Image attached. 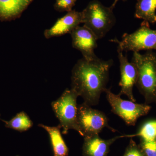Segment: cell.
Here are the masks:
<instances>
[{
  "label": "cell",
  "instance_id": "18",
  "mask_svg": "<svg viewBox=\"0 0 156 156\" xmlns=\"http://www.w3.org/2000/svg\"><path fill=\"white\" fill-rule=\"evenodd\" d=\"M141 147L146 156H156V140H142Z\"/></svg>",
  "mask_w": 156,
  "mask_h": 156
},
{
  "label": "cell",
  "instance_id": "7",
  "mask_svg": "<svg viewBox=\"0 0 156 156\" xmlns=\"http://www.w3.org/2000/svg\"><path fill=\"white\" fill-rule=\"evenodd\" d=\"M105 92L112 112L119 116L128 126H134L140 117L145 115L150 110L151 107L149 105L124 100L119 94L113 93L110 89H107Z\"/></svg>",
  "mask_w": 156,
  "mask_h": 156
},
{
  "label": "cell",
  "instance_id": "22",
  "mask_svg": "<svg viewBox=\"0 0 156 156\" xmlns=\"http://www.w3.org/2000/svg\"></svg>",
  "mask_w": 156,
  "mask_h": 156
},
{
  "label": "cell",
  "instance_id": "3",
  "mask_svg": "<svg viewBox=\"0 0 156 156\" xmlns=\"http://www.w3.org/2000/svg\"><path fill=\"white\" fill-rule=\"evenodd\" d=\"M114 7L104 6L98 0L89 3L82 11L83 23L95 34L98 40L106 35L115 24Z\"/></svg>",
  "mask_w": 156,
  "mask_h": 156
},
{
  "label": "cell",
  "instance_id": "19",
  "mask_svg": "<svg viewBox=\"0 0 156 156\" xmlns=\"http://www.w3.org/2000/svg\"><path fill=\"white\" fill-rule=\"evenodd\" d=\"M123 156H144V155L136 146L135 143L131 139Z\"/></svg>",
  "mask_w": 156,
  "mask_h": 156
},
{
  "label": "cell",
  "instance_id": "21",
  "mask_svg": "<svg viewBox=\"0 0 156 156\" xmlns=\"http://www.w3.org/2000/svg\"><path fill=\"white\" fill-rule=\"evenodd\" d=\"M0 116H1V114H0Z\"/></svg>",
  "mask_w": 156,
  "mask_h": 156
},
{
  "label": "cell",
  "instance_id": "4",
  "mask_svg": "<svg viewBox=\"0 0 156 156\" xmlns=\"http://www.w3.org/2000/svg\"><path fill=\"white\" fill-rule=\"evenodd\" d=\"M78 97L79 95L73 89H66L57 100L51 103L52 109L62 129L63 134H67L69 130H74L79 133L77 104Z\"/></svg>",
  "mask_w": 156,
  "mask_h": 156
},
{
  "label": "cell",
  "instance_id": "11",
  "mask_svg": "<svg viewBox=\"0 0 156 156\" xmlns=\"http://www.w3.org/2000/svg\"><path fill=\"white\" fill-rule=\"evenodd\" d=\"M121 138L122 136L104 140L101 138L98 134L84 137L83 154L85 156H106L111 145Z\"/></svg>",
  "mask_w": 156,
  "mask_h": 156
},
{
  "label": "cell",
  "instance_id": "12",
  "mask_svg": "<svg viewBox=\"0 0 156 156\" xmlns=\"http://www.w3.org/2000/svg\"><path fill=\"white\" fill-rule=\"evenodd\" d=\"M34 0H0V20L9 21L19 18Z\"/></svg>",
  "mask_w": 156,
  "mask_h": 156
},
{
  "label": "cell",
  "instance_id": "14",
  "mask_svg": "<svg viewBox=\"0 0 156 156\" xmlns=\"http://www.w3.org/2000/svg\"><path fill=\"white\" fill-rule=\"evenodd\" d=\"M156 0H137L134 17L151 23H156Z\"/></svg>",
  "mask_w": 156,
  "mask_h": 156
},
{
  "label": "cell",
  "instance_id": "16",
  "mask_svg": "<svg viewBox=\"0 0 156 156\" xmlns=\"http://www.w3.org/2000/svg\"><path fill=\"white\" fill-rule=\"evenodd\" d=\"M140 136L144 140H156V120H150L144 123L135 134L122 135L123 137Z\"/></svg>",
  "mask_w": 156,
  "mask_h": 156
},
{
  "label": "cell",
  "instance_id": "2",
  "mask_svg": "<svg viewBox=\"0 0 156 156\" xmlns=\"http://www.w3.org/2000/svg\"><path fill=\"white\" fill-rule=\"evenodd\" d=\"M131 62L138 73L136 84L147 101L156 100V54L151 51L144 54L134 52Z\"/></svg>",
  "mask_w": 156,
  "mask_h": 156
},
{
  "label": "cell",
  "instance_id": "10",
  "mask_svg": "<svg viewBox=\"0 0 156 156\" xmlns=\"http://www.w3.org/2000/svg\"><path fill=\"white\" fill-rule=\"evenodd\" d=\"M83 23L82 12L72 10L56 20L53 26L46 29L44 35L46 39L62 36L70 34L74 30Z\"/></svg>",
  "mask_w": 156,
  "mask_h": 156
},
{
  "label": "cell",
  "instance_id": "8",
  "mask_svg": "<svg viewBox=\"0 0 156 156\" xmlns=\"http://www.w3.org/2000/svg\"><path fill=\"white\" fill-rule=\"evenodd\" d=\"M70 34L73 48L82 53L83 58L87 60L98 58L94 52L98 46V39L92 31L84 25L79 26Z\"/></svg>",
  "mask_w": 156,
  "mask_h": 156
},
{
  "label": "cell",
  "instance_id": "1",
  "mask_svg": "<svg viewBox=\"0 0 156 156\" xmlns=\"http://www.w3.org/2000/svg\"><path fill=\"white\" fill-rule=\"evenodd\" d=\"M112 59L99 58L87 60L79 59L72 71L71 89L83 99L84 103L94 106L99 103L101 95L105 92Z\"/></svg>",
  "mask_w": 156,
  "mask_h": 156
},
{
  "label": "cell",
  "instance_id": "5",
  "mask_svg": "<svg viewBox=\"0 0 156 156\" xmlns=\"http://www.w3.org/2000/svg\"><path fill=\"white\" fill-rule=\"evenodd\" d=\"M149 23L144 20L135 32L124 34L121 41L117 38L110 41L118 44V49L122 52L156 50V30L151 29Z\"/></svg>",
  "mask_w": 156,
  "mask_h": 156
},
{
  "label": "cell",
  "instance_id": "20",
  "mask_svg": "<svg viewBox=\"0 0 156 156\" xmlns=\"http://www.w3.org/2000/svg\"><path fill=\"white\" fill-rule=\"evenodd\" d=\"M119 1V0H115L114 2L113 3V4H112V6H113V7H115V5L116 4L117 2ZM123 1H126V0H123Z\"/></svg>",
  "mask_w": 156,
  "mask_h": 156
},
{
  "label": "cell",
  "instance_id": "15",
  "mask_svg": "<svg viewBox=\"0 0 156 156\" xmlns=\"http://www.w3.org/2000/svg\"><path fill=\"white\" fill-rule=\"evenodd\" d=\"M5 123V126L20 132H24L30 129L33 122L25 112L22 111L17 114L9 121L1 119Z\"/></svg>",
  "mask_w": 156,
  "mask_h": 156
},
{
  "label": "cell",
  "instance_id": "9",
  "mask_svg": "<svg viewBox=\"0 0 156 156\" xmlns=\"http://www.w3.org/2000/svg\"><path fill=\"white\" fill-rule=\"evenodd\" d=\"M118 57L120 62L121 79L119 85L121 90L119 94L125 95L130 100L135 102L133 95V87L137 82L138 73L134 63L128 61L127 56H124L122 51L118 49Z\"/></svg>",
  "mask_w": 156,
  "mask_h": 156
},
{
  "label": "cell",
  "instance_id": "13",
  "mask_svg": "<svg viewBox=\"0 0 156 156\" xmlns=\"http://www.w3.org/2000/svg\"><path fill=\"white\" fill-rule=\"evenodd\" d=\"M38 126L44 128L49 134L54 156H67L68 148L62 136L61 127L59 124L55 127H50L42 124H39Z\"/></svg>",
  "mask_w": 156,
  "mask_h": 156
},
{
  "label": "cell",
  "instance_id": "17",
  "mask_svg": "<svg viewBox=\"0 0 156 156\" xmlns=\"http://www.w3.org/2000/svg\"><path fill=\"white\" fill-rule=\"evenodd\" d=\"M77 0H56L54 9L58 12H69L72 10Z\"/></svg>",
  "mask_w": 156,
  "mask_h": 156
},
{
  "label": "cell",
  "instance_id": "6",
  "mask_svg": "<svg viewBox=\"0 0 156 156\" xmlns=\"http://www.w3.org/2000/svg\"><path fill=\"white\" fill-rule=\"evenodd\" d=\"M108 122V119L103 112L92 108L85 103L78 105L77 123L79 133L81 136L84 137L98 134L105 128L115 132Z\"/></svg>",
  "mask_w": 156,
  "mask_h": 156
}]
</instances>
